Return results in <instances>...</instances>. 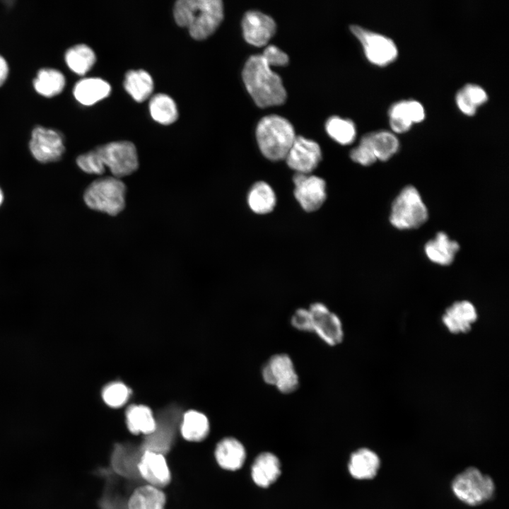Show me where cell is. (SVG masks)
<instances>
[{
	"label": "cell",
	"instance_id": "30",
	"mask_svg": "<svg viewBox=\"0 0 509 509\" xmlns=\"http://www.w3.org/2000/svg\"><path fill=\"white\" fill-rule=\"evenodd\" d=\"M149 110L152 118L162 124H170L175 122L178 117L175 101L163 93L156 94L151 98Z\"/></svg>",
	"mask_w": 509,
	"mask_h": 509
},
{
	"label": "cell",
	"instance_id": "5",
	"mask_svg": "<svg viewBox=\"0 0 509 509\" xmlns=\"http://www.w3.org/2000/svg\"><path fill=\"white\" fill-rule=\"evenodd\" d=\"M427 218V209L417 189L404 187L392 204L391 223L399 229H410L421 226Z\"/></svg>",
	"mask_w": 509,
	"mask_h": 509
},
{
	"label": "cell",
	"instance_id": "3",
	"mask_svg": "<svg viewBox=\"0 0 509 509\" xmlns=\"http://www.w3.org/2000/svg\"><path fill=\"white\" fill-rule=\"evenodd\" d=\"M256 135L262 153L271 160L285 159L296 137L291 124L278 115L263 117L258 123Z\"/></svg>",
	"mask_w": 509,
	"mask_h": 509
},
{
	"label": "cell",
	"instance_id": "38",
	"mask_svg": "<svg viewBox=\"0 0 509 509\" xmlns=\"http://www.w3.org/2000/svg\"><path fill=\"white\" fill-rule=\"evenodd\" d=\"M456 102L463 113L469 116L476 113V107L471 102L463 88L457 92Z\"/></svg>",
	"mask_w": 509,
	"mask_h": 509
},
{
	"label": "cell",
	"instance_id": "36",
	"mask_svg": "<svg viewBox=\"0 0 509 509\" xmlns=\"http://www.w3.org/2000/svg\"><path fill=\"white\" fill-rule=\"evenodd\" d=\"M262 55L269 66H284L288 62V55L274 45L267 47Z\"/></svg>",
	"mask_w": 509,
	"mask_h": 509
},
{
	"label": "cell",
	"instance_id": "20",
	"mask_svg": "<svg viewBox=\"0 0 509 509\" xmlns=\"http://www.w3.org/2000/svg\"><path fill=\"white\" fill-rule=\"evenodd\" d=\"M351 475L357 479L373 478L380 467V459L372 450L361 448L354 452L349 462Z\"/></svg>",
	"mask_w": 509,
	"mask_h": 509
},
{
	"label": "cell",
	"instance_id": "8",
	"mask_svg": "<svg viewBox=\"0 0 509 509\" xmlns=\"http://www.w3.org/2000/svg\"><path fill=\"white\" fill-rule=\"evenodd\" d=\"M264 381L274 385L283 394L295 392L299 387V378L291 357L286 353H276L263 365Z\"/></svg>",
	"mask_w": 509,
	"mask_h": 509
},
{
	"label": "cell",
	"instance_id": "41",
	"mask_svg": "<svg viewBox=\"0 0 509 509\" xmlns=\"http://www.w3.org/2000/svg\"><path fill=\"white\" fill-rule=\"evenodd\" d=\"M8 74V66L6 59L0 55V86L5 82Z\"/></svg>",
	"mask_w": 509,
	"mask_h": 509
},
{
	"label": "cell",
	"instance_id": "6",
	"mask_svg": "<svg viewBox=\"0 0 509 509\" xmlns=\"http://www.w3.org/2000/svg\"><path fill=\"white\" fill-rule=\"evenodd\" d=\"M452 487L455 496L470 505L485 502L494 491L491 478L474 467H469L458 474L453 480Z\"/></svg>",
	"mask_w": 509,
	"mask_h": 509
},
{
	"label": "cell",
	"instance_id": "19",
	"mask_svg": "<svg viewBox=\"0 0 509 509\" xmlns=\"http://www.w3.org/2000/svg\"><path fill=\"white\" fill-rule=\"evenodd\" d=\"M110 91L107 81L99 78H87L76 84L74 95L80 103L91 105L107 97Z\"/></svg>",
	"mask_w": 509,
	"mask_h": 509
},
{
	"label": "cell",
	"instance_id": "12",
	"mask_svg": "<svg viewBox=\"0 0 509 509\" xmlns=\"http://www.w3.org/2000/svg\"><path fill=\"white\" fill-rule=\"evenodd\" d=\"M478 319L479 312L476 306L467 300L454 302L446 308L441 315L442 324L454 335L469 333Z\"/></svg>",
	"mask_w": 509,
	"mask_h": 509
},
{
	"label": "cell",
	"instance_id": "31",
	"mask_svg": "<svg viewBox=\"0 0 509 509\" xmlns=\"http://www.w3.org/2000/svg\"><path fill=\"white\" fill-rule=\"evenodd\" d=\"M326 130L333 139L343 145L352 143L356 136V128L353 122L339 117L334 116L328 119Z\"/></svg>",
	"mask_w": 509,
	"mask_h": 509
},
{
	"label": "cell",
	"instance_id": "34",
	"mask_svg": "<svg viewBox=\"0 0 509 509\" xmlns=\"http://www.w3.org/2000/svg\"><path fill=\"white\" fill-rule=\"evenodd\" d=\"M350 156L354 162L363 165H370L377 160L369 143L364 136L361 138L359 145L351 151Z\"/></svg>",
	"mask_w": 509,
	"mask_h": 509
},
{
	"label": "cell",
	"instance_id": "18",
	"mask_svg": "<svg viewBox=\"0 0 509 509\" xmlns=\"http://www.w3.org/2000/svg\"><path fill=\"white\" fill-rule=\"evenodd\" d=\"M281 473L280 462L271 452L259 454L255 460L251 475L254 482L261 487H267L274 482Z\"/></svg>",
	"mask_w": 509,
	"mask_h": 509
},
{
	"label": "cell",
	"instance_id": "39",
	"mask_svg": "<svg viewBox=\"0 0 509 509\" xmlns=\"http://www.w3.org/2000/svg\"><path fill=\"white\" fill-rule=\"evenodd\" d=\"M407 101L408 116L411 122H419L424 119L425 112L422 105L416 100Z\"/></svg>",
	"mask_w": 509,
	"mask_h": 509
},
{
	"label": "cell",
	"instance_id": "35",
	"mask_svg": "<svg viewBox=\"0 0 509 509\" xmlns=\"http://www.w3.org/2000/svg\"><path fill=\"white\" fill-rule=\"evenodd\" d=\"M291 324L298 330L307 332H313V320L308 309L298 308L296 310L291 316Z\"/></svg>",
	"mask_w": 509,
	"mask_h": 509
},
{
	"label": "cell",
	"instance_id": "13",
	"mask_svg": "<svg viewBox=\"0 0 509 509\" xmlns=\"http://www.w3.org/2000/svg\"><path fill=\"white\" fill-rule=\"evenodd\" d=\"M293 182L295 197L305 211H314L322 205L326 199V184L323 179L297 172Z\"/></svg>",
	"mask_w": 509,
	"mask_h": 509
},
{
	"label": "cell",
	"instance_id": "42",
	"mask_svg": "<svg viewBox=\"0 0 509 509\" xmlns=\"http://www.w3.org/2000/svg\"><path fill=\"white\" fill-rule=\"evenodd\" d=\"M3 200H4V194H3V192H2V191H1V188H0V206H1V204H2V202H3Z\"/></svg>",
	"mask_w": 509,
	"mask_h": 509
},
{
	"label": "cell",
	"instance_id": "21",
	"mask_svg": "<svg viewBox=\"0 0 509 509\" xmlns=\"http://www.w3.org/2000/svg\"><path fill=\"white\" fill-rule=\"evenodd\" d=\"M460 246L455 241L450 240L443 232H439L435 239L425 245L428 257L433 262L441 265H449L453 259Z\"/></svg>",
	"mask_w": 509,
	"mask_h": 509
},
{
	"label": "cell",
	"instance_id": "1",
	"mask_svg": "<svg viewBox=\"0 0 509 509\" xmlns=\"http://www.w3.org/2000/svg\"><path fill=\"white\" fill-rule=\"evenodd\" d=\"M242 78L247 91L259 107L284 103L286 93L281 79L271 69L262 54L248 59L242 71Z\"/></svg>",
	"mask_w": 509,
	"mask_h": 509
},
{
	"label": "cell",
	"instance_id": "40",
	"mask_svg": "<svg viewBox=\"0 0 509 509\" xmlns=\"http://www.w3.org/2000/svg\"><path fill=\"white\" fill-rule=\"evenodd\" d=\"M411 121L400 117L390 118L391 128L397 133H403L408 131L411 126Z\"/></svg>",
	"mask_w": 509,
	"mask_h": 509
},
{
	"label": "cell",
	"instance_id": "22",
	"mask_svg": "<svg viewBox=\"0 0 509 509\" xmlns=\"http://www.w3.org/2000/svg\"><path fill=\"white\" fill-rule=\"evenodd\" d=\"M126 422L133 434H153L157 428L151 410L144 405H131L126 411Z\"/></svg>",
	"mask_w": 509,
	"mask_h": 509
},
{
	"label": "cell",
	"instance_id": "11",
	"mask_svg": "<svg viewBox=\"0 0 509 509\" xmlns=\"http://www.w3.org/2000/svg\"><path fill=\"white\" fill-rule=\"evenodd\" d=\"M313 320V332L324 343L337 346L344 337L343 326L339 317L322 303H314L308 308Z\"/></svg>",
	"mask_w": 509,
	"mask_h": 509
},
{
	"label": "cell",
	"instance_id": "14",
	"mask_svg": "<svg viewBox=\"0 0 509 509\" xmlns=\"http://www.w3.org/2000/svg\"><path fill=\"white\" fill-rule=\"evenodd\" d=\"M321 158V150L316 142L296 136L285 159L298 173L309 174L317 168Z\"/></svg>",
	"mask_w": 509,
	"mask_h": 509
},
{
	"label": "cell",
	"instance_id": "26",
	"mask_svg": "<svg viewBox=\"0 0 509 509\" xmlns=\"http://www.w3.org/2000/svg\"><path fill=\"white\" fill-rule=\"evenodd\" d=\"M248 204L256 213L265 214L271 212L276 204V196L272 188L266 182H256L248 194Z\"/></svg>",
	"mask_w": 509,
	"mask_h": 509
},
{
	"label": "cell",
	"instance_id": "25",
	"mask_svg": "<svg viewBox=\"0 0 509 509\" xmlns=\"http://www.w3.org/2000/svg\"><path fill=\"white\" fill-rule=\"evenodd\" d=\"M182 437L188 441H201L209 433V423L202 413L190 410L183 416L181 426Z\"/></svg>",
	"mask_w": 509,
	"mask_h": 509
},
{
	"label": "cell",
	"instance_id": "15",
	"mask_svg": "<svg viewBox=\"0 0 509 509\" xmlns=\"http://www.w3.org/2000/svg\"><path fill=\"white\" fill-rule=\"evenodd\" d=\"M242 25L245 40L257 47L266 45L276 30L272 18L257 11H247L243 17Z\"/></svg>",
	"mask_w": 509,
	"mask_h": 509
},
{
	"label": "cell",
	"instance_id": "7",
	"mask_svg": "<svg viewBox=\"0 0 509 509\" xmlns=\"http://www.w3.org/2000/svg\"><path fill=\"white\" fill-rule=\"evenodd\" d=\"M95 150L113 177L119 179L132 174L138 169L136 148L130 141H113L96 147Z\"/></svg>",
	"mask_w": 509,
	"mask_h": 509
},
{
	"label": "cell",
	"instance_id": "17",
	"mask_svg": "<svg viewBox=\"0 0 509 509\" xmlns=\"http://www.w3.org/2000/svg\"><path fill=\"white\" fill-rule=\"evenodd\" d=\"M215 457L223 469L237 470L244 464L245 450L244 446L237 439L226 438L217 444Z\"/></svg>",
	"mask_w": 509,
	"mask_h": 509
},
{
	"label": "cell",
	"instance_id": "2",
	"mask_svg": "<svg viewBox=\"0 0 509 509\" xmlns=\"http://www.w3.org/2000/svg\"><path fill=\"white\" fill-rule=\"evenodd\" d=\"M177 24L188 29L192 37L201 40L210 36L223 18L221 0H180L174 6Z\"/></svg>",
	"mask_w": 509,
	"mask_h": 509
},
{
	"label": "cell",
	"instance_id": "23",
	"mask_svg": "<svg viewBox=\"0 0 509 509\" xmlns=\"http://www.w3.org/2000/svg\"><path fill=\"white\" fill-rule=\"evenodd\" d=\"M166 498L158 488L145 485L136 488L128 501L129 509H164Z\"/></svg>",
	"mask_w": 509,
	"mask_h": 509
},
{
	"label": "cell",
	"instance_id": "9",
	"mask_svg": "<svg viewBox=\"0 0 509 509\" xmlns=\"http://www.w3.org/2000/svg\"><path fill=\"white\" fill-rule=\"evenodd\" d=\"M353 34L361 42L367 59L378 66H385L393 62L397 56L394 42L389 37L353 25Z\"/></svg>",
	"mask_w": 509,
	"mask_h": 509
},
{
	"label": "cell",
	"instance_id": "28",
	"mask_svg": "<svg viewBox=\"0 0 509 509\" xmlns=\"http://www.w3.org/2000/svg\"><path fill=\"white\" fill-rule=\"evenodd\" d=\"M93 50L86 45L79 44L69 48L65 54V61L69 69L79 75L87 73L95 63Z\"/></svg>",
	"mask_w": 509,
	"mask_h": 509
},
{
	"label": "cell",
	"instance_id": "24",
	"mask_svg": "<svg viewBox=\"0 0 509 509\" xmlns=\"http://www.w3.org/2000/svg\"><path fill=\"white\" fill-rule=\"evenodd\" d=\"M124 87L134 100L141 103L151 94L153 81L147 71L142 69L131 70L125 75Z\"/></svg>",
	"mask_w": 509,
	"mask_h": 509
},
{
	"label": "cell",
	"instance_id": "33",
	"mask_svg": "<svg viewBox=\"0 0 509 509\" xmlns=\"http://www.w3.org/2000/svg\"><path fill=\"white\" fill-rule=\"evenodd\" d=\"M76 163L83 172L88 174L102 175L105 170V167L95 149L80 155L76 158Z\"/></svg>",
	"mask_w": 509,
	"mask_h": 509
},
{
	"label": "cell",
	"instance_id": "32",
	"mask_svg": "<svg viewBox=\"0 0 509 509\" xmlns=\"http://www.w3.org/2000/svg\"><path fill=\"white\" fill-rule=\"evenodd\" d=\"M103 398L112 407H119L124 404L130 396V390L119 382H112L103 389Z\"/></svg>",
	"mask_w": 509,
	"mask_h": 509
},
{
	"label": "cell",
	"instance_id": "29",
	"mask_svg": "<svg viewBox=\"0 0 509 509\" xmlns=\"http://www.w3.org/2000/svg\"><path fill=\"white\" fill-rule=\"evenodd\" d=\"M363 136L369 143L376 158L380 160H388L398 150V139L389 131L371 132Z\"/></svg>",
	"mask_w": 509,
	"mask_h": 509
},
{
	"label": "cell",
	"instance_id": "27",
	"mask_svg": "<svg viewBox=\"0 0 509 509\" xmlns=\"http://www.w3.org/2000/svg\"><path fill=\"white\" fill-rule=\"evenodd\" d=\"M35 90L45 97H53L60 93L65 86L62 72L54 69H42L33 81Z\"/></svg>",
	"mask_w": 509,
	"mask_h": 509
},
{
	"label": "cell",
	"instance_id": "37",
	"mask_svg": "<svg viewBox=\"0 0 509 509\" xmlns=\"http://www.w3.org/2000/svg\"><path fill=\"white\" fill-rule=\"evenodd\" d=\"M462 88L471 102L476 107L487 100L488 97L486 93L478 85L467 84Z\"/></svg>",
	"mask_w": 509,
	"mask_h": 509
},
{
	"label": "cell",
	"instance_id": "4",
	"mask_svg": "<svg viewBox=\"0 0 509 509\" xmlns=\"http://www.w3.org/2000/svg\"><path fill=\"white\" fill-rule=\"evenodd\" d=\"M126 185L119 178L106 177L93 181L85 190L83 199L91 209L116 216L125 206Z\"/></svg>",
	"mask_w": 509,
	"mask_h": 509
},
{
	"label": "cell",
	"instance_id": "10",
	"mask_svg": "<svg viewBox=\"0 0 509 509\" xmlns=\"http://www.w3.org/2000/svg\"><path fill=\"white\" fill-rule=\"evenodd\" d=\"M29 148L33 157L44 163L61 159L65 151L62 136L55 130L41 126L33 129Z\"/></svg>",
	"mask_w": 509,
	"mask_h": 509
},
{
	"label": "cell",
	"instance_id": "16",
	"mask_svg": "<svg viewBox=\"0 0 509 509\" xmlns=\"http://www.w3.org/2000/svg\"><path fill=\"white\" fill-rule=\"evenodd\" d=\"M137 467L141 476L149 485L164 487L170 481V472L165 458L158 452L146 450Z\"/></svg>",
	"mask_w": 509,
	"mask_h": 509
}]
</instances>
